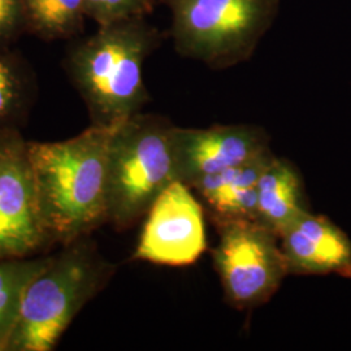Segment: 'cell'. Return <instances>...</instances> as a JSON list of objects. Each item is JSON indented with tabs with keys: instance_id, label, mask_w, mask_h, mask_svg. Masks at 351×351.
<instances>
[{
	"instance_id": "obj_2",
	"label": "cell",
	"mask_w": 351,
	"mask_h": 351,
	"mask_svg": "<svg viewBox=\"0 0 351 351\" xmlns=\"http://www.w3.org/2000/svg\"><path fill=\"white\" fill-rule=\"evenodd\" d=\"M163 34L146 17L108 25L68 46L63 66L88 108L91 125L114 128L142 112L150 101L143 65Z\"/></svg>"
},
{
	"instance_id": "obj_1",
	"label": "cell",
	"mask_w": 351,
	"mask_h": 351,
	"mask_svg": "<svg viewBox=\"0 0 351 351\" xmlns=\"http://www.w3.org/2000/svg\"><path fill=\"white\" fill-rule=\"evenodd\" d=\"M113 128L90 125L72 138L27 141L51 245L91 236L108 223V146Z\"/></svg>"
},
{
	"instance_id": "obj_9",
	"label": "cell",
	"mask_w": 351,
	"mask_h": 351,
	"mask_svg": "<svg viewBox=\"0 0 351 351\" xmlns=\"http://www.w3.org/2000/svg\"><path fill=\"white\" fill-rule=\"evenodd\" d=\"M176 178L190 186L206 176L249 163L269 152V137L261 126L215 125L204 129L173 126Z\"/></svg>"
},
{
	"instance_id": "obj_13",
	"label": "cell",
	"mask_w": 351,
	"mask_h": 351,
	"mask_svg": "<svg viewBox=\"0 0 351 351\" xmlns=\"http://www.w3.org/2000/svg\"><path fill=\"white\" fill-rule=\"evenodd\" d=\"M37 77L12 45H0V132L25 125L37 98Z\"/></svg>"
},
{
	"instance_id": "obj_12",
	"label": "cell",
	"mask_w": 351,
	"mask_h": 351,
	"mask_svg": "<svg viewBox=\"0 0 351 351\" xmlns=\"http://www.w3.org/2000/svg\"><path fill=\"white\" fill-rule=\"evenodd\" d=\"M307 207L304 186L295 165L274 155L258 182L256 221L280 236Z\"/></svg>"
},
{
	"instance_id": "obj_3",
	"label": "cell",
	"mask_w": 351,
	"mask_h": 351,
	"mask_svg": "<svg viewBox=\"0 0 351 351\" xmlns=\"http://www.w3.org/2000/svg\"><path fill=\"white\" fill-rule=\"evenodd\" d=\"M114 272L91 236L63 245L26 287L8 351L53 350Z\"/></svg>"
},
{
	"instance_id": "obj_6",
	"label": "cell",
	"mask_w": 351,
	"mask_h": 351,
	"mask_svg": "<svg viewBox=\"0 0 351 351\" xmlns=\"http://www.w3.org/2000/svg\"><path fill=\"white\" fill-rule=\"evenodd\" d=\"M213 265L226 300L237 310H250L271 301L289 275L280 239L256 220L216 226Z\"/></svg>"
},
{
	"instance_id": "obj_8",
	"label": "cell",
	"mask_w": 351,
	"mask_h": 351,
	"mask_svg": "<svg viewBox=\"0 0 351 351\" xmlns=\"http://www.w3.org/2000/svg\"><path fill=\"white\" fill-rule=\"evenodd\" d=\"M143 219L134 261L185 267L207 250L204 207L182 181L164 189Z\"/></svg>"
},
{
	"instance_id": "obj_14",
	"label": "cell",
	"mask_w": 351,
	"mask_h": 351,
	"mask_svg": "<svg viewBox=\"0 0 351 351\" xmlns=\"http://www.w3.org/2000/svg\"><path fill=\"white\" fill-rule=\"evenodd\" d=\"M25 32L43 40L75 39L88 19L84 0H23Z\"/></svg>"
},
{
	"instance_id": "obj_15",
	"label": "cell",
	"mask_w": 351,
	"mask_h": 351,
	"mask_svg": "<svg viewBox=\"0 0 351 351\" xmlns=\"http://www.w3.org/2000/svg\"><path fill=\"white\" fill-rule=\"evenodd\" d=\"M50 258L51 255H36L0 261V351H8L26 287Z\"/></svg>"
},
{
	"instance_id": "obj_7",
	"label": "cell",
	"mask_w": 351,
	"mask_h": 351,
	"mask_svg": "<svg viewBox=\"0 0 351 351\" xmlns=\"http://www.w3.org/2000/svg\"><path fill=\"white\" fill-rule=\"evenodd\" d=\"M50 245L27 141L20 129L0 132V261L36 256Z\"/></svg>"
},
{
	"instance_id": "obj_17",
	"label": "cell",
	"mask_w": 351,
	"mask_h": 351,
	"mask_svg": "<svg viewBox=\"0 0 351 351\" xmlns=\"http://www.w3.org/2000/svg\"><path fill=\"white\" fill-rule=\"evenodd\" d=\"M24 33L23 0H0V45H13Z\"/></svg>"
},
{
	"instance_id": "obj_11",
	"label": "cell",
	"mask_w": 351,
	"mask_h": 351,
	"mask_svg": "<svg viewBox=\"0 0 351 351\" xmlns=\"http://www.w3.org/2000/svg\"><path fill=\"white\" fill-rule=\"evenodd\" d=\"M274 156L269 151L249 163L206 176L189 188L199 198L215 226L239 220H256L258 182Z\"/></svg>"
},
{
	"instance_id": "obj_4",
	"label": "cell",
	"mask_w": 351,
	"mask_h": 351,
	"mask_svg": "<svg viewBox=\"0 0 351 351\" xmlns=\"http://www.w3.org/2000/svg\"><path fill=\"white\" fill-rule=\"evenodd\" d=\"M173 124L139 112L114 126L108 146V223L125 230L176 178Z\"/></svg>"
},
{
	"instance_id": "obj_16",
	"label": "cell",
	"mask_w": 351,
	"mask_h": 351,
	"mask_svg": "<svg viewBox=\"0 0 351 351\" xmlns=\"http://www.w3.org/2000/svg\"><path fill=\"white\" fill-rule=\"evenodd\" d=\"M88 19L98 26L108 25L152 12L154 0H84Z\"/></svg>"
},
{
	"instance_id": "obj_5",
	"label": "cell",
	"mask_w": 351,
	"mask_h": 351,
	"mask_svg": "<svg viewBox=\"0 0 351 351\" xmlns=\"http://www.w3.org/2000/svg\"><path fill=\"white\" fill-rule=\"evenodd\" d=\"M178 55L226 69L249 60L275 24L280 0H163Z\"/></svg>"
},
{
	"instance_id": "obj_10",
	"label": "cell",
	"mask_w": 351,
	"mask_h": 351,
	"mask_svg": "<svg viewBox=\"0 0 351 351\" xmlns=\"http://www.w3.org/2000/svg\"><path fill=\"white\" fill-rule=\"evenodd\" d=\"M289 275L351 278V239L324 215L303 213L280 236Z\"/></svg>"
}]
</instances>
